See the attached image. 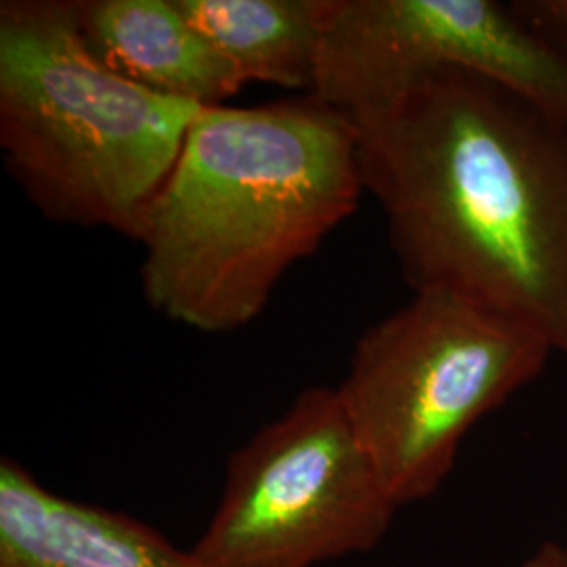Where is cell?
<instances>
[{"instance_id":"6da1fadb","label":"cell","mask_w":567,"mask_h":567,"mask_svg":"<svg viewBox=\"0 0 567 567\" xmlns=\"http://www.w3.org/2000/svg\"><path fill=\"white\" fill-rule=\"evenodd\" d=\"M344 114L410 288L486 307L567 360V121L458 68Z\"/></svg>"},{"instance_id":"7a4b0ae2","label":"cell","mask_w":567,"mask_h":567,"mask_svg":"<svg viewBox=\"0 0 567 567\" xmlns=\"http://www.w3.org/2000/svg\"><path fill=\"white\" fill-rule=\"evenodd\" d=\"M364 192L358 133L339 107L313 95L203 107L135 238L143 297L192 330L250 324Z\"/></svg>"},{"instance_id":"3957f363","label":"cell","mask_w":567,"mask_h":567,"mask_svg":"<svg viewBox=\"0 0 567 567\" xmlns=\"http://www.w3.org/2000/svg\"><path fill=\"white\" fill-rule=\"evenodd\" d=\"M200 110L105 68L82 42L74 2L0 4V147L51 221L135 240Z\"/></svg>"},{"instance_id":"277c9868","label":"cell","mask_w":567,"mask_h":567,"mask_svg":"<svg viewBox=\"0 0 567 567\" xmlns=\"http://www.w3.org/2000/svg\"><path fill=\"white\" fill-rule=\"evenodd\" d=\"M553 355L543 337L486 307L414 292L358 339L337 393L402 507L444 486L468 431L536 381Z\"/></svg>"},{"instance_id":"5b68a950","label":"cell","mask_w":567,"mask_h":567,"mask_svg":"<svg viewBox=\"0 0 567 567\" xmlns=\"http://www.w3.org/2000/svg\"><path fill=\"white\" fill-rule=\"evenodd\" d=\"M398 508L337 389L311 386L229 456L192 550L210 567H313L372 550Z\"/></svg>"},{"instance_id":"8992f818","label":"cell","mask_w":567,"mask_h":567,"mask_svg":"<svg viewBox=\"0 0 567 567\" xmlns=\"http://www.w3.org/2000/svg\"><path fill=\"white\" fill-rule=\"evenodd\" d=\"M433 68L501 82L567 121L566 58L496 0H330L309 95L344 112Z\"/></svg>"},{"instance_id":"52a82bcc","label":"cell","mask_w":567,"mask_h":567,"mask_svg":"<svg viewBox=\"0 0 567 567\" xmlns=\"http://www.w3.org/2000/svg\"><path fill=\"white\" fill-rule=\"evenodd\" d=\"M0 567H210L110 508L60 496L11 458L0 463Z\"/></svg>"},{"instance_id":"ba28073f","label":"cell","mask_w":567,"mask_h":567,"mask_svg":"<svg viewBox=\"0 0 567 567\" xmlns=\"http://www.w3.org/2000/svg\"><path fill=\"white\" fill-rule=\"evenodd\" d=\"M74 20L105 68L164 97L215 107L246 86L177 0H79Z\"/></svg>"},{"instance_id":"9c48e42d","label":"cell","mask_w":567,"mask_h":567,"mask_svg":"<svg viewBox=\"0 0 567 567\" xmlns=\"http://www.w3.org/2000/svg\"><path fill=\"white\" fill-rule=\"evenodd\" d=\"M240 74L311 93L330 0H177Z\"/></svg>"},{"instance_id":"30bf717a","label":"cell","mask_w":567,"mask_h":567,"mask_svg":"<svg viewBox=\"0 0 567 567\" xmlns=\"http://www.w3.org/2000/svg\"><path fill=\"white\" fill-rule=\"evenodd\" d=\"M511 4L567 60V0H513Z\"/></svg>"},{"instance_id":"8fae6325","label":"cell","mask_w":567,"mask_h":567,"mask_svg":"<svg viewBox=\"0 0 567 567\" xmlns=\"http://www.w3.org/2000/svg\"><path fill=\"white\" fill-rule=\"evenodd\" d=\"M517 567H567V547L557 543H545Z\"/></svg>"}]
</instances>
